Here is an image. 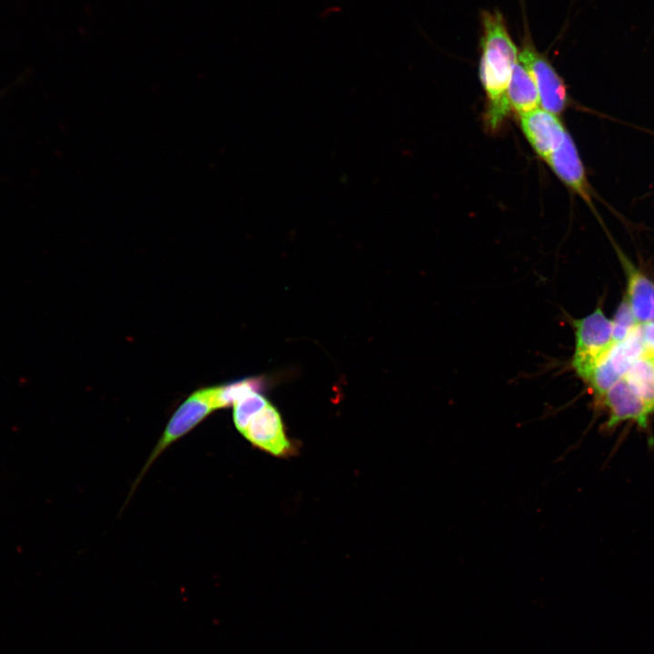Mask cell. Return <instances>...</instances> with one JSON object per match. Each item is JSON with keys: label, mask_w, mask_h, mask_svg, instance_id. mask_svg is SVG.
<instances>
[{"label": "cell", "mask_w": 654, "mask_h": 654, "mask_svg": "<svg viewBox=\"0 0 654 654\" xmlns=\"http://www.w3.org/2000/svg\"><path fill=\"white\" fill-rule=\"evenodd\" d=\"M510 108L520 115L539 108L540 96L535 83L524 64L518 59L507 89Z\"/></svg>", "instance_id": "cell-11"}, {"label": "cell", "mask_w": 654, "mask_h": 654, "mask_svg": "<svg viewBox=\"0 0 654 654\" xmlns=\"http://www.w3.org/2000/svg\"><path fill=\"white\" fill-rule=\"evenodd\" d=\"M241 433L250 442L273 455H284L291 449L280 413L270 401L249 420Z\"/></svg>", "instance_id": "cell-7"}, {"label": "cell", "mask_w": 654, "mask_h": 654, "mask_svg": "<svg viewBox=\"0 0 654 654\" xmlns=\"http://www.w3.org/2000/svg\"><path fill=\"white\" fill-rule=\"evenodd\" d=\"M217 410L213 387L203 388L192 393L175 411L170 419L160 441L150 456L144 470L170 444L184 436L212 411Z\"/></svg>", "instance_id": "cell-5"}, {"label": "cell", "mask_w": 654, "mask_h": 654, "mask_svg": "<svg viewBox=\"0 0 654 654\" xmlns=\"http://www.w3.org/2000/svg\"><path fill=\"white\" fill-rule=\"evenodd\" d=\"M644 351L640 324L623 341L614 343L609 352L596 366L587 383L599 401L619 379Z\"/></svg>", "instance_id": "cell-4"}, {"label": "cell", "mask_w": 654, "mask_h": 654, "mask_svg": "<svg viewBox=\"0 0 654 654\" xmlns=\"http://www.w3.org/2000/svg\"><path fill=\"white\" fill-rule=\"evenodd\" d=\"M608 411L606 425L612 428L622 421H635L642 428L647 427L650 409L622 377L597 401Z\"/></svg>", "instance_id": "cell-6"}, {"label": "cell", "mask_w": 654, "mask_h": 654, "mask_svg": "<svg viewBox=\"0 0 654 654\" xmlns=\"http://www.w3.org/2000/svg\"><path fill=\"white\" fill-rule=\"evenodd\" d=\"M546 162L568 187L590 202V193L584 168L575 144L568 133H566L560 146Z\"/></svg>", "instance_id": "cell-9"}, {"label": "cell", "mask_w": 654, "mask_h": 654, "mask_svg": "<svg viewBox=\"0 0 654 654\" xmlns=\"http://www.w3.org/2000/svg\"><path fill=\"white\" fill-rule=\"evenodd\" d=\"M631 388L654 411V354L646 350L624 375Z\"/></svg>", "instance_id": "cell-12"}, {"label": "cell", "mask_w": 654, "mask_h": 654, "mask_svg": "<svg viewBox=\"0 0 654 654\" xmlns=\"http://www.w3.org/2000/svg\"><path fill=\"white\" fill-rule=\"evenodd\" d=\"M519 59L529 70L537 87L542 109L556 115L567 104V91L563 80L549 59L534 46L530 37L524 35Z\"/></svg>", "instance_id": "cell-3"}, {"label": "cell", "mask_w": 654, "mask_h": 654, "mask_svg": "<svg viewBox=\"0 0 654 654\" xmlns=\"http://www.w3.org/2000/svg\"><path fill=\"white\" fill-rule=\"evenodd\" d=\"M628 269V292L626 300L639 323L654 321V282L630 264Z\"/></svg>", "instance_id": "cell-10"}, {"label": "cell", "mask_w": 654, "mask_h": 654, "mask_svg": "<svg viewBox=\"0 0 654 654\" xmlns=\"http://www.w3.org/2000/svg\"><path fill=\"white\" fill-rule=\"evenodd\" d=\"M268 402L258 390H252L238 399L233 404V418L237 430L242 432L249 420Z\"/></svg>", "instance_id": "cell-13"}, {"label": "cell", "mask_w": 654, "mask_h": 654, "mask_svg": "<svg viewBox=\"0 0 654 654\" xmlns=\"http://www.w3.org/2000/svg\"><path fill=\"white\" fill-rule=\"evenodd\" d=\"M480 21L479 73L488 98L487 122L496 128L510 110L507 89L519 51L499 10H481Z\"/></svg>", "instance_id": "cell-1"}, {"label": "cell", "mask_w": 654, "mask_h": 654, "mask_svg": "<svg viewBox=\"0 0 654 654\" xmlns=\"http://www.w3.org/2000/svg\"><path fill=\"white\" fill-rule=\"evenodd\" d=\"M520 125L532 148L545 161L560 146L567 133L556 114L540 108L521 114Z\"/></svg>", "instance_id": "cell-8"}, {"label": "cell", "mask_w": 654, "mask_h": 654, "mask_svg": "<svg viewBox=\"0 0 654 654\" xmlns=\"http://www.w3.org/2000/svg\"><path fill=\"white\" fill-rule=\"evenodd\" d=\"M639 323L636 321L630 307L625 299L619 305L612 320V336L614 343L627 338Z\"/></svg>", "instance_id": "cell-14"}, {"label": "cell", "mask_w": 654, "mask_h": 654, "mask_svg": "<svg viewBox=\"0 0 654 654\" xmlns=\"http://www.w3.org/2000/svg\"><path fill=\"white\" fill-rule=\"evenodd\" d=\"M572 322L575 349L571 365L576 374L587 382L596 366L614 345L612 321L598 308Z\"/></svg>", "instance_id": "cell-2"}]
</instances>
